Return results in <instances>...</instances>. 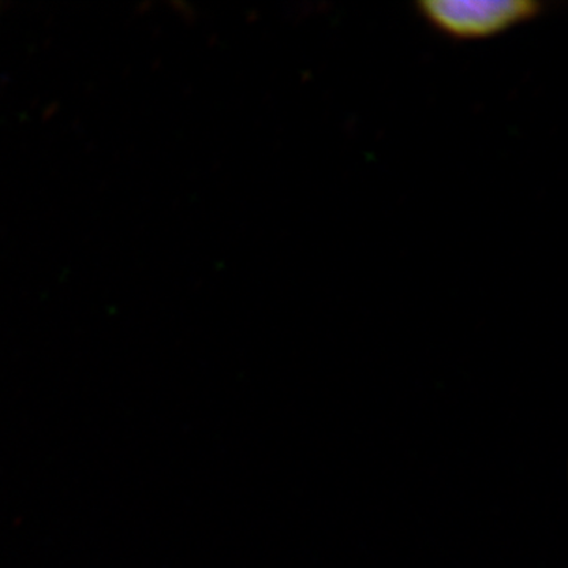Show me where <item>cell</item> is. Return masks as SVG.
<instances>
[{
	"label": "cell",
	"instance_id": "obj_1",
	"mask_svg": "<svg viewBox=\"0 0 568 568\" xmlns=\"http://www.w3.org/2000/svg\"><path fill=\"white\" fill-rule=\"evenodd\" d=\"M416 7L433 29L457 40L499 36L545 10L536 0H424Z\"/></svg>",
	"mask_w": 568,
	"mask_h": 568
}]
</instances>
